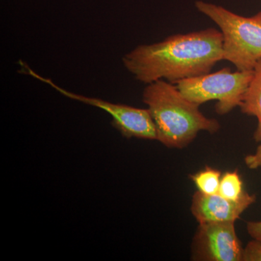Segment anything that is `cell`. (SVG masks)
<instances>
[{"instance_id": "4", "label": "cell", "mask_w": 261, "mask_h": 261, "mask_svg": "<svg viewBox=\"0 0 261 261\" xmlns=\"http://www.w3.org/2000/svg\"><path fill=\"white\" fill-rule=\"evenodd\" d=\"M252 75L253 70L231 72L227 67L215 73L180 81L176 87L184 97L199 106L217 101L216 112L224 116L241 104Z\"/></svg>"}, {"instance_id": "9", "label": "cell", "mask_w": 261, "mask_h": 261, "mask_svg": "<svg viewBox=\"0 0 261 261\" xmlns=\"http://www.w3.org/2000/svg\"><path fill=\"white\" fill-rule=\"evenodd\" d=\"M190 178L194 182L197 191L207 195H214L219 192L221 173L219 170L206 166L203 170L193 175Z\"/></svg>"}, {"instance_id": "10", "label": "cell", "mask_w": 261, "mask_h": 261, "mask_svg": "<svg viewBox=\"0 0 261 261\" xmlns=\"http://www.w3.org/2000/svg\"><path fill=\"white\" fill-rule=\"evenodd\" d=\"M245 192L243 182L239 175L238 171H227L221 176L219 192L224 198L231 200H240Z\"/></svg>"}, {"instance_id": "2", "label": "cell", "mask_w": 261, "mask_h": 261, "mask_svg": "<svg viewBox=\"0 0 261 261\" xmlns=\"http://www.w3.org/2000/svg\"><path fill=\"white\" fill-rule=\"evenodd\" d=\"M157 132V140L168 148L183 149L200 132L215 134L221 125L206 117L200 106L182 95L175 84L165 80L148 84L142 93Z\"/></svg>"}, {"instance_id": "7", "label": "cell", "mask_w": 261, "mask_h": 261, "mask_svg": "<svg viewBox=\"0 0 261 261\" xmlns=\"http://www.w3.org/2000/svg\"><path fill=\"white\" fill-rule=\"evenodd\" d=\"M256 200V196L246 192L238 200L224 198L219 194L207 195L197 191L192 197L191 212L199 224L234 222Z\"/></svg>"}, {"instance_id": "11", "label": "cell", "mask_w": 261, "mask_h": 261, "mask_svg": "<svg viewBox=\"0 0 261 261\" xmlns=\"http://www.w3.org/2000/svg\"><path fill=\"white\" fill-rule=\"evenodd\" d=\"M243 261H261V243L253 240L244 250Z\"/></svg>"}, {"instance_id": "12", "label": "cell", "mask_w": 261, "mask_h": 261, "mask_svg": "<svg viewBox=\"0 0 261 261\" xmlns=\"http://www.w3.org/2000/svg\"><path fill=\"white\" fill-rule=\"evenodd\" d=\"M245 163L247 167L250 169L261 168V143L255 153L248 154L245 158Z\"/></svg>"}, {"instance_id": "6", "label": "cell", "mask_w": 261, "mask_h": 261, "mask_svg": "<svg viewBox=\"0 0 261 261\" xmlns=\"http://www.w3.org/2000/svg\"><path fill=\"white\" fill-rule=\"evenodd\" d=\"M234 222L199 224L192 243V260L243 261L244 250Z\"/></svg>"}, {"instance_id": "3", "label": "cell", "mask_w": 261, "mask_h": 261, "mask_svg": "<svg viewBox=\"0 0 261 261\" xmlns=\"http://www.w3.org/2000/svg\"><path fill=\"white\" fill-rule=\"evenodd\" d=\"M195 5L219 27L223 36V61L232 63L240 71L253 70L261 60V11L245 17L202 0Z\"/></svg>"}, {"instance_id": "5", "label": "cell", "mask_w": 261, "mask_h": 261, "mask_svg": "<svg viewBox=\"0 0 261 261\" xmlns=\"http://www.w3.org/2000/svg\"><path fill=\"white\" fill-rule=\"evenodd\" d=\"M20 71L21 73L31 75L33 78L48 84L65 97L99 108L109 113L112 117L113 126L126 138L157 140L155 126L147 108L142 109L126 105L115 104L98 98L85 97L73 93L61 88L50 79L38 74L24 62H20Z\"/></svg>"}, {"instance_id": "8", "label": "cell", "mask_w": 261, "mask_h": 261, "mask_svg": "<svg viewBox=\"0 0 261 261\" xmlns=\"http://www.w3.org/2000/svg\"><path fill=\"white\" fill-rule=\"evenodd\" d=\"M252 70L251 82L239 107L244 114L257 118V126L253 137L257 142L261 143V60Z\"/></svg>"}, {"instance_id": "1", "label": "cell", "mask_w": 261, "mask_h": 261, "mask_svg": "<svg viewBox=\"0 0 261 261\" xmlns=\"http://www.w3.org/2000/svg\"><path fill=\"white\" fill-rule=\"evenodd\" d=\"M223 61V36L214 28L169 36L162 42L142 44L122 58L139 82L148 84L180 81L210 73Z\"/></svg>"}, {"instance_id": "13", "label": "cell", "mask_w": 261, "mask_h": 261, "mask_svg": "<svg viewBox=\"0 0 261 261\" xmlns=\"http://www.w3.org/2000/svg\"><path fill=\"white\" fill-rule=\"evenodd\" d=\"M247 231L253 240L261 243V221L247 223Z\"/></svg>"}]
</instances>
